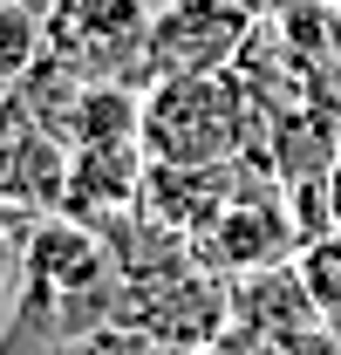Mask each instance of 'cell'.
I'll return each instance as SVG.
<instances>
[{
    "mask_svg": "<svg viewBox=\"0 0 341 355\" xmlns=\"http://www.w3.org/2000/svg\"><path fill=\"white\" fill-rule=\"evenodd\" d=\"M143 7H150V14H157V7H170V0H143Z\"/></svg>",
    "mask_w": 341,
    "mask_h": 355,
    "instance_id": "ba28073f",
    "label": "cell"
},
{
    "mask_svg": "<svg viewBox=\"0 0 341 355\" xmlns=\"http://www.w3.org/2000/svg\"><path fill=\"white\" fill-rule=\"evenodd\" d=\"M198 355H253V349H246V335H239V328H232V335H218L212 349H198Z\"/></svg>",
    "mask_w": 341,
    "mask_h": 355,
    "instance_id": "8992f818",
    "label": "cell"
},
{
    "mask_svg": "<svg viewBox=\"0 0 341 355\" xmlns=\"http://www.w3.org/2000/svg\"><path fill=\"white\" fill-rule=\"evenodd\" d=\"M253 14L239 0H170L150 14V42H143V83L157 76H212L232 69L239 48L253 42Z\"/></svg>",
    "mask_w": 341,
    "mask_h": 355,
    "instance_id": "7a4b0ae2",
    "label": "cell"
},
{
    "mask_svg": "<svg viewBox=\"0 0 341 355\" xmlns=\"http://www.w3.org/2000/svg\"><path fill=\"white\" fill-rule=\"evenodd\" d=\"M321 198H328V225L341 232V150H335V164H328V178H321Z\"/></svg>",
    "mask_w": 341,
    "mask_h": 355,
    "instance_id": "5b68a950",
    "label": "cell"
},
{
    "mask_svg": "<svg viewBox=\"0 0 341 355\" xmlns=\"http://www.w3.org/2000/svg\"><path fill=\"white\" fill-rule=\"evenodd\" d=\"M28 225H35V212L21 219V205H0V328L14 321L21 287H28Z\"/></svg>",
    "mask_w": 341,
    "mask_h": 355,
    "instance_id": "277c9868",
    "label": "cell"
},
{
    "mask_svg": "<svg viewBox=\"0 0 341 355\" xmlns=\"http://www.w3.org/2000/svg\"><path fill=\"white\" fill-rule=\"evenodd\" d=\"M48 55V0H0V89H21Z\"/></svg>",
    "mask_w": 341,
    "mask_h": 355,
    "instance_id": "3957f363",
    "label": "cell"
},
{
    "mask_svg": "<svg viewBox=\"0 0 341 355\" xmlns=\"http://www.w3.org/2000/svg\"><path fill=\"white\" fill-rule=\"evenodd\" d=\"M137 144L157 164H225V157H246V144H259V103L239 83V69L157 76L143 83Z\"/></svg>",
    "mask_w": 341,
    "mask_h": 355,
    "instance_id": "6da1fadb",
    "label": "cell"
},
{
    "mask_svg": "<svg viewBox=\"0 0 341 355\" xmlns=\"http://www.w3.org/2000/svg\"><path fill=\"white\" fill-rule=\"evenodd\" d=\"M239 7H246V14H253V21H266V14H273V7H280V0H239Z\"/></svg>",
    "mask_w": 341,
    "mask_h": 355,
    "instance_id": "52a82bcc",
    "label": "cell"
}]
</instances>
